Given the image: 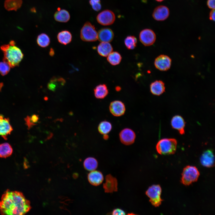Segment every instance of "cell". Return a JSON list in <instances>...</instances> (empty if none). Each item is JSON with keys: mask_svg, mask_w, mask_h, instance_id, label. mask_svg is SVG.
<instances>
[{"mask_svg": "<svg viewBox=\"0 0 215 215\" xmlns=\"http://www.w3.org/2000/svg\"><path fill=\"white\" fill-rule=\"evenodd\" d=\"M116 90L117 91H119L120 90L121 88L120 87H117L116 88Z\"/></svg>", "mask_w": 215, "mask_h": 215, "instance_id": "cell-42", "label": "cell"}, {"mask_svg": "<svg viewBox=\"0 0 215 215\" xmlns=\"http://www.w3.org/2000/svg\"><path fill=\"white\" fill-rule=\"evenodd\" d=\"M103 135V138L104 139H105V140H107L108 139L109 136L108 135V134H104Z\"/></svg>", "mask_w": 215, "mask_h": 215, "instance_id": "cell-40", "label": "cell"}, {"mask_svg": "<svg viewBox=\"0 0 215 215\" xmlns=\"http://www.w3.org/2000/svg\"><path fill=\"white\" fill-rule=\"evenodd\" d=\"M37 42L38 45L42 47H45L48 46L50 42L49 36L46 34L42 33L39 35L37 39Z\"/></svg>", "mask_w": 215, "mask_h": 215, "instance_id": "cell-30", "label": "cell"}, {"mask_svg": "<svg viewBox=\"0 0 215 215\" xmlns=\"http://www.w3.org/2000/svg\"><path fill=\"white\" fill-rule=\"evenodd\" d=\"M171 124L172 128L177 130L181 134H184L185 122L182 116L179 115L174 116L171 120Z\"/></svg>", "mask_w": 215, "mask_h": 215, "instance_id": "cell-18", "label": "cell"}, {"mask_svg": "<svg viewBox=\"0 0 215 215\" xmlns=\"http://www.w3.org/2000/svg\"><path fill=\"white\" fill-rule=\"evenodd\" d=\"M1 49L4 53L3 61L7 62L11 67L18 66L23 58L21 50L15 45L14 41H10L9 44L2 45Z\"/></svg>", "mask_w": 215, "mask_h": 215, "instance_id": "cell-2", "label": "cell"}, {"mask_svg": "<svg viewBox=\"0 0 215 215\" xmlns=\"http://www.w3.org/2000/svg\"><path fill=\"white\" fill-rule=\"evenodd\" d=\"M201 164L204 166L208 168L213 167L214 165V156L213 151L208 150L205 151L200 158Z\"/></svg>", "mask_w": 215, "mask_h": 215, "instance_id": "cell-15", "label": "cell"}, {"mask_svg": "<svg viewBox=\"0 0 215 215\" xmlns=\"http://www.w3.org/2000/svg\"><path fill=\"white\" fill-rule=\"evenodd\" d=\"M49 54L51 56H53L54 54V50L52 48H51L50 50Z\"/></svg>", "mask_w": 215, "mask_h": 215, "instance_id": "cell-39", "label": "cell"}, {"mask_svg": "<svg viewBox=\"0 0 215 215\" xmlns=\"http://www.w3.org/2000/svg\"><path fill=\"white\" fill-rule=\"evenodd\" d=\"M80 36L83 41L94 42L98 39V33L94 26L87 22L84 24L81 29Z\"/></svg>", "mask_w": 215, "mask_h": 215, "instance_id": "cell-5", "label": "cell"}, {"mask_svg": "<svg viewBox=\"0 0 215 215\" xmlns=\"http://www.w3.org/2000/svg\"><path fill=\"white\" fill-rule=\"evenodd\" d=\"M26 124L27 126L28 129H30L35 125L33 124L31 121L30 116H27L24 119Z\"/></svg>", "mask_w": 215, "mask_h": 215, "instance_id": "cell-34", "label": "cell"}, {"mask_svg": "<svg viewBox=\"0 0 215 215\" xmlns=\"http://www.w3.org/2000/svg\"><path fill=\"white\" fill-rule=\"evenodd\" d=\"M10 66L6 61L0 62V73L2 76L7 74L10 71Z\"/></svg>", "mask_w": 215, "mask_h": 215, "instance_id": "cell-32", "label": "cell"}, {"mask_svg": "<svg viewBox=\"0 0 215 215\" xmlns=\"http://www.w3.org/2000/svg\"><path fill=\"white\" fill-rule=\"evenodd\" d=\"M55 20L58 22H66L70 19V15L69 12L66 10L58 8L54 15Z\"/></svg>", "mask_w": 215, "mask_h": 215, "instance_id": "cell-20", "label": "cell"}, {"mask_svg": "<svg viewBox=\"0 0 215 215\" xmlns=\"http://www.w3.org/2000/svg\"><path fill=\"white\" fill-rule=\"evenodd\" d=\"M114 36L113 31L108 28H102L98 32V39L101 42H110L113 40Z\"/></svg>", "mask_w": 215, "mask_h": 215, "instance_id": "cell-16", "label": "cell"}, {"mask_svg": "<svg viewBox=\"0 0 215 215\" xmlns=\"http://www.w3.org/2000/svg\"><path fill=\"white\" fill-rule=\"evenodd\" d=\"M98 162L93 157H89L85 159L84 162V166L85 169L89 171L96 170L98 167Z\"/></svg>", "mask_w": 215, "mask_h": 215, "instance_id": "cell-27", "label": "cell"}, {"mask_svg": "<svg viewBox=\"0 0 215 215\" xmlns=\"http://www.w3.org/2000/svg\"><path fill=\"white\" fill-rule=\"evenodd\" d=\"M136 138L135 132L131 129L126 128L123 129L119 133V138L122 143L130 145L134 142Z\"/></svg>", "mask_w": 215, "mask_h": 215, "instance_id": "cell-9", "label": "cell"}, {"mask_svg": "<svg viewBox=\"0 0 215 215\" xmlns=\"http://www.w3.org/2000/svg\"><path fill=\"white\" fill-rule=\"evenodd\" d=\"M112 215H125V212L120 208H116L113 210L112 212Z\"/></svg>", "mask_w": 215, "mask_h": 215, "instance_id": "cell-35", "label": "cell"}, {"mask_svg": "<svg viewBox=\"0 0 215 215\" xmlns=\"http://www.w3.org/2000/svg\"><path fill=\"white\" fill-rule=\"evenodd\" d=\"M31 209L30 201L19 191L7 189L0 201V213L2 215H22Z\"/></svg>", "mask_w": 215, "mask_h": 215, "instance_id": "cell-1", "label": "cell"}, {"mask_svg": "<svg viewBox=\"0 0 215 215\" xmlns=\"http://www.w3.org/2000/svg\"><path fill=\"white\" fill-rule=\"evenodd\" d=\"M94 92L96 98L102 99L105 98L108 95V90L105 84H99L94 89Z\"/></svg>", "mask_w": 215, "mask_h": 215, "instance_id": "cell-22", "label": "cell"}, {"mask_svg": "<svg viewBox=\"0 0 215 215\" xmlns=\"http://www.w3.org/2000/svg\"><path fill=\"white\" fill-rule=\"evenodd\" d=\"M171 60L168 56L160 55L155 59L154 64L158 69L162 71H167L170 68Z\"/></svg>", "mask_w": 215, "mask_h": 215, "instance_id": "cell-10", "label": "cell"}, {"mask_svg": "<svg viewBox=\"0 0 215 215\" xmlns=\"http://www.w3.org/2000/svg\"><path fill=\"white\" fill-rule=\"evenodd\" d=\"M57 38L60 43L64 45H67L71 42L72 35L70 31L67 30H64L58 33Z\"/></svg>", "mask_w": 215, "mask_h": 215, "instance_id": "cell-23", "label": "cell"}, {"mask_svg": "<svg viewBox=\"0 0 215 215\" xmlns=\"http://www.w3.org/2000/svg\"><path fill=\"white\" fill-rule=\"evenodd\" d=\"M215 0H208L207 5L208 7L212 9H215Z\"/></svg>", "mask_w": 215, "mask_h": 215, "instance_id": "cell-36", "label": "cell"}, {"mask_svg": "<svg viewBox=\"0 0 215 215\" xmlns=\"http://www.w3.org/2000/svg\"><path fill=\"white\" fill-rule=\"evenodd\" d=\"M109 110L113 115L119 117L125 114L126 111L125 106L124 103L121 101L114 100L110 103Z\"/></svg>", "mask_w": 215, "mask_h": 215, "instance_id": "cell-12", "label": "cell"}, {"mask_svg": "<svg viewBox=\"0 0 215 215\" xmlns=\"http://www.w3.org/2000/svg\"><path fill=\"white\" fill-rule=\"evenodd\" d=\"M113 50V47L109 42H101L98 45L97 48L98 54L104 57L107 56Z\"/></svg>", "mask_w": 215, "mask_h": 215, "instance_id": "cell-21", "label": "cell"}, {"mask_svg": "<svg viewBox=\"0 0 215 215\" xmlns=\"http://www.w3.org/2000/svg\"><path fill=\"white\" fill-rule=\"evenodd\" d=\"M30 119L32 122L35 125L38 121L39 118L38 115L33 114L31 116H30Z\"/></svg>", "mask_w": 215, "mask_h": 215, "instance_id": "cell-37", "label": "cell"}, {"mask_svg": "<svg viewBox=\"0 0 215 215\" xmlns=\"http://www.w3.org/2000/svg\"><path fill=\"white\" fill-rule=\"evenodd\" d=\"M88 181L92 185L97 186L101 184L104 180L102 173L98 171L94 170L89 173L87 176Z\"/></svg>", "mask_w": 215, "mask_h": 215, "instance_id": "cell-17", "label": "cell"}, {"mask_svg": "<svg viewBox=\"0 0 215 215\" xmlns=\"http://www.w3.org/2000/svg\"><path fill=\"white\" fill-rule=\"evenodd\" d=\"M199 175V172L196 167L187 166L183 170L182 174V182L185 185H188L196 182Z\"/></svg>", "mask_w": 215, "mask_h": 215, "instance_id": "cell-4", "label": "cell"}, {"mask_svg": "<svg viewBox=\"0 0 215 215\" xmlns=\"http://www.w3.org/2000/svg\"><path fill=\"white\" fill-rule=\"evenodd\" d=\"M140 42L145 46H150L153 44L156 39V35L152 30L145 29L142 30L139 34Z\"/></svg>", "mask_w": 215, "mask_h": 215, "instance_id": "cell-8", "label": "cell"}, {"mask_svg": "<svg viewBox=\"0 0 215 215\" xmlns=\"http://www.w3.org/2000/svg\"><path fill=\"white\" fill-rule=\"evenodd\" d=\"M169 15V10L168 7L164 5L156 7L154 10L152 16L153 18L158 21L166 19Z\"/></svg>", "mask_w": 215, "mask_h": 215, "instance_id": "cell-13", "label": "cell"}, {"mask_svg": "<svg viewBox=\"0 0 215 215\" xmlns=\"http://www.w3.org/2000/svg\"><path fill=\"white\" fill-rule=\"evenodd\" d=\"M22 3V0H6L4 6L8 11H16L21 7Z\"/></svg>", "mask_w": 215, "mask_h": 215, "instance_id": "cell-25", "label": "cell"}, {"mask_svg": "<svg viewBox=\"0 0 215 215\" xmlns=\"http://www.w3.org/2000/svg\"><path fill=\"white\" fill-rule=\"evenodd\" d=\"M177 142L174 139H163L160 140L156 145L157 152L161 155L174 153L176 151Z\"/></svg>", "mask_w": 215, "mask_h": 215, "instance_id": "cell-3", "label": "cell"}, {"mask_svg": "<svg viewBox=\"0 0 215 215\" xmlns=\"http://www.w3.org/2000/svg\"><path fill=\"white\" fill-rule=\"evenodd\" d=\"M98 129L100 134L102 135L108 134L112 130V125L110 122L103 121L99 123Z\"/></svg>", "mask_w": 215, "mask_h": 215, "instance_id": "cell-29", "label": "cell"}, {"mask_svg": "<svg viewBox=\"0 0 215 215\" xmlns=\"http://www.w3.org/2000/svg\"><path fill=\"white\" fill-rule=\"evenodd\" d=\"M162 189L159 185H153L149 187L145 192L150 198V202L155 207H159L162 200L161 198Z\"/></svg>", "mask_w": 215, "mask_h": 215, "instance_id": "cell-6", "label": "cell"}, {"mask_svg": "<svg viewBox=\"0 0 215 215\" xmlns=\"http://www.w3.org/2000/svg\"><path fill=\"white\" fill-rule=\"evenodd\" d=\"M89 2L92 9L95 11H98L101 9V0H90Z\"/></svg>", "mask_w": 215, "mask_h": 215, "instance_id": "cell-33", "label": "cell"}, {"mask_svg": "<svg viewBox=\"0 0 215 215\" xmlns=\"http://www.w3.org/2000/svg\"><path fill=\"white\" fill-rule=\"evenodd\" d=\"M215 9H212L211 11L209 14V18L211 20L213 21H215Z\"/></svg>", "mask_w": 215, "mask_h": 215, "instance_id": "cell-38", "label": "cell"}, {"mask_svg": "<svg viewBox=\"0 0 215 215\" xmlns=\"http://www.w3.org/2000/svg\"><path fill=\"white\" fill-rule=\"evenodd\" d=\"M151 93L153 95L159 96L165 91L164 83L161 80H156L152 82L150 85Z\"/></svg>", "mask_w": 215, "mask_h": 215, "instance_id": "cell-19", "label": "cell"}, {"mask_svg": "<svg viewBox=\"0 0 215 215\" xmlns=\"http://www.w3.org/2000/svg\"><path fill=\"white\" fill-rule=\"evenodd\" d=\"M13 130L8 118L5 117L0 114V136L5 140Z\"/></svg>", "mask_w": 215, "mask_h": 215, "instance_id": "cell-11", "label": "cell"}, {"mask_svg": "<svg viewBox=\"0 0 215 215\" xmlns=\"http://www.w3.org/2000/svg\"><path fill=\"white\" fill-rule=\"evenodd\" d=\"M125 44L126 47L129 50H133L136 46L137 40L134 36H127L124 40Z\"/></svg>", "mask_w": 215, "mask_h": 215, "instance_id": "cell-31", "label": "cell"}, {"mask_svg": "<svg viewBox=\"0 0 215 215\" xmlns=\"http://www.w3.org/2000/svg\"><path fill=\"white\" fill-rule=\"evenodd\" d=\"M13 148L9 143L5 142L0 144V157L6 158L12 153Z\"/></svg>", "mask_w": 215, "mask_h": 215, "instance_id": "cell-26", "label": "cell"}, {"mask_svg": "<svg viewBox=\"0 0 215 215\" xmlns=\"http://www.w3.org/2000/svg\"><path fill=\"white\" fill-rule=\"evenodd\" d=\"M156 0L157 1L160 2H162L164 0Z\"/></svg>", "mask_w": 215, "mask_h": 215, "instance_id": "cell-43", "label": "cell"}, {"mask_svg": "<svg viewBox=\"0 0 215 215\" xmlns=\"http://www.w3.org/2000/svg\"><path fill=\"white\" fill-rule=\"evenodd\" d=\"M122 58V56L119 53L114 51L112 52L107 56V60L111 64L115 66L120 63Z\"/></svg>", "mask_w": 215, "mask_h": 215, "instance_id": "cell-28", "label": "cell"}, {"mask_svg": "<svg viewBox=\"0 0 215 215\" xmlns=\"http://www.w3.org/2000/svg\"><path fill=\"white\" fill-rule=\"evenodd\" d=\"M65 82V79L62 77H53L48 83L47 87L50 90L55 91L59 85L63 86Z\"/></svg>", "mask_w": 215, "mask_h": 215, "instance_id": "cell-24", "label": "cell"}, {"mask_svg": "<svg viewBox=\"0 0 215 215\" xmlns=\"http://www.w3.org/2000/svg\"><path fill=\"white\" fill-rule=\"evenodd\" d=\"M115 20L114 13L112 11L109 10L102 11L98 14L96 17V20L98 23L104 26L112 24Z\"/></svg>", "mask_w": 215, "mask_h": 215, "instance_id": "cell-7", "label": "cell"}, {"mask_svg": "<svg viewBox=\"0 0 215 215\" xmlns=\"http://www.w3.org/2000/svg\"><path fill=\"white\" fill-rule=\"evenodd\" d=\"M117 181L116 179L111 174L106 176L105 182L103 184V188L106 193H112L117 191Z\"/></svg>", "mask_w": 215, "mask_h": 215, "instance_id": "cell-14", "label": "cell"}, {"mask_svg": "<svg viewBox=\"0 0 215 215\" xmlns=\"http://www.w3.org/2000/svg\"><path fill=\"white\" fill-rule=\"evenodd\" d=\"M3 86V84L2 83H0V91H1Z\"/></svg>", "mask_w": 215, "mask_h": 215, "instance_id": "cell-41", "label": "cell"}]
</instances>
